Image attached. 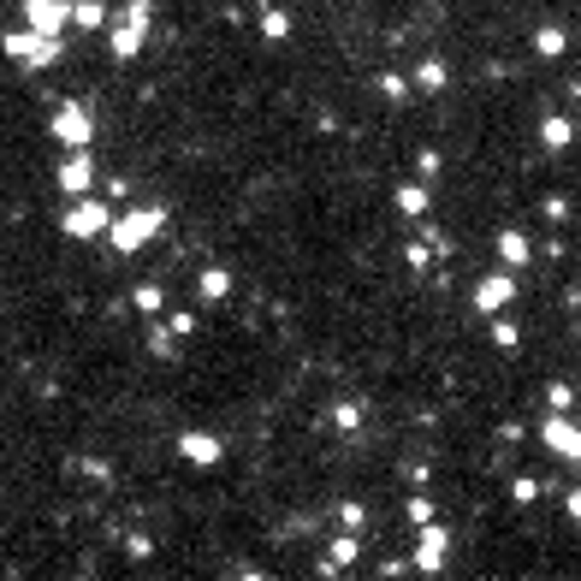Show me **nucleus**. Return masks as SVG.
Instances as JSON below:
<instances>
[{
  "label": "nucleus",
  "instance_id": "f257e3e1",
  "mask_svg": "<svg viewBox=\"0 0 581 581\" xmlns=\"http://www.w3.org/2000/svg\"><path fill=\"white\" fill-rule=\"evenodd\" d=\"M167 220L172 213L160 208V202H137V208H125V213H107V231H101V238L113 243L119 256H137V250H149V243L160 238Z\"/></svg>",
  "mask_w": 581,
  "mask_h": 581
},
{
  "label": "nucleus",
  "instance_id": "f03ea898",
  "mask_svg": "<svg viewBox=\"0 0 581 581\" xmlns=\"http://www.w3.org/2000/svg\"><path fill=\"white\" fill-rule=\"evenodd\" d=\"M101 30H107V54L113 59H137L142 42H149V30H155V0H125Z\"/></svg>",
  "mask_w": 581,
  "mask_h": 581
},
{
  "label": "nucleus",
  "instance_id": "7ed1b4c3",
  "mask_svg": "<svg viewBox=\"0 0 581 581\" xmlns=\"http://www.w3.org/2000/svg\"><path fill=\"white\" fill-rule=\"evenodd\" d=\"M0 48H6V59H13V66H24V71H48V66H59V59H66V36H36L30 24L6 30V36H0Z\"/></svg>",
  "mask_w": 581,
  "mask_h": 581
},
{
  "label": "nucleus",
  "instance_id": "20e7f679",
  "mask_svg": "<svg viewBox=\"0 0 581 581\" xmlns=\"http://www.w3.org/2000/svg\"><path fill=\"white\" fill-rule=\"evenodd\" d=\"M107 213H113V202H101L95 190H84V196H71L59 231H66L71 243H89V238H101V231H107Z\"/></svg>",
  "mask_w": 581,
  "mask_h": 581
},
{
  "label": "nucleus",
  "instance_id": "39448f33",
  "mask_svg": "<svg viewBox=\"0 0 581 581\" xmlns=\"http://www.w3.org/2000/svg\"><path fill=\"white\" fill-rule=\"evenodd\" d=\"M48 137H54L59 149H89V142H95V113H89L84 101H59L54 119H48Z\"/></svg>",
  "mask_w": 581,
  "mask_h": 581
},
{
  "label": "nucleus",
  "instance_id": "423d86ee",
  "mask_svg": "<svg viewBox=\"0 0 581 581\" xmlns=\"http://www.w3.org/2000/svg\"><path fill=\"white\" fill-rule=\"evenodd\" d=\"M445 558H451V528H440V516H433V522H415V558H410V569H415V576H440Z\"/></svg>",
  "mask_w": 581,
  "mask_h": 581
},
{
  "label": "nucleus",
  "instance_id": "0eeeda50",
  "mask_svg": "<svg viewBox=\"0 0 581 581\" xmlns=\"http://www.w3.org/2000/svg\"><path fill=\"white\" fill-rule=\"evenodd\" d=\"M540 445L558 457V463H581V427L569 410H552L546 422H540Z\"/></svg>",
  "mask_w": 581,
  "mask_h": 581
},
{
  "label": "nucleus",
  "instance_id": "6e6552de",
  "mask_svg": "<svg viewBox=\"0 0 581 581\" xmlns=\"http://www.w3.org/2000/svg\"><path fill=\"white\" fill-rule=\"evenodd\" d=\"M468 303H475V314H498V309H511L516 303V273L511 268H498V273H481L475 279V291H468Z\"/></svg>",
  "mask_w": 581,
  "mask_h": 581
},
{
  "label": "nucleus",
  "instance_id": "1a4fd4ad",
  "mask_svg": "<svg viewBox=\"0 0 581 581\" xmlns=\"http://www.w3.org/2000/svg\"><path fill=\"white\" fill-rule=\"evenodd\" d=\"M178 457H185L190 468H213V463H226V440L208 433V427H185V433H178Z\"/></svg>",
  "mask_w": 581,
  "mask_h": 581
},
{
  "label": "nucleus",
  "instance_id": "9d476101",
  "mask_svg": "<svg viewBox=\"0 0 581 581\" xmlns=\"http://www.w3.org/2000/svg\"><path fill=\"white\" fill-rule=\"evenodd\" d=\"M54 185L66 190V196H84V190H95V155L89 149H66V160H59Z\"/></svg>",
  "mask_w": 581,
  "mask_h": 581
},
{
  "label": "nucleus",
  "instance_id": "9b49d317",
  "mask_svg": "<svg viewBox=\"0 0 581 581\" xmlns=\"http://www.w3.org/2000/svg\"><path fill=\"white\" fill-rule=\"evenodd\" d=\"M24 24L36 36H66L71 30V0H24Z\"/></svg>",
  "mask_w": 581,
  "mask_h": 581
},
{
  "label": "nucleus",
  "instance_id": "f8f14e48",
  "mask_svg": "<svg viewBox=\"0 0 581 581\" xmlns=\"http://www.w3.org/2000/svg\"><path fill=\"white\" fill-rule=\"evenodd\" d=\"M498 261H504V268H511V273H522L528 268V261H534V243H528L522 238V231H498Z\"/></svg>",
  "mask_w": 581,
  "mask_h": 581
},
{
  "label": "nucleus",
  "instance_id": "ddd939ff",
  "mask_svg": "<svg viewBox=\"0 0 581 581\" xmlns=\"http://www.w3.org/2000/svg\"><path fill=\"white\" fill-rule=\"evenodd\" d=\"M397 213H404V220H427V202H433V196H427V178H410V185H397Z\"/></svg>",
  "mask_w": 581,
  "mask_h": 581
},
{
  "label": "nucleus",
  "instance_id": "4468645a",
  "mask_svg": "<svg viewBox=\"0 0 581 581\" xmlns=\"http://www.w3.org/2000/svg\"><path fill=\"white\" fill-rule=\"evenodd\" d=\"M445 84H451V66H445V59H422L415 77H410V89H422V95H440Z\"/></svg>",
  "mask_w": 581,
  "mask_h": 581
},
{
  "label": "nucleus",
  "instance_id": "2eb2a0df",
  "mask_svg": "<svg viewBox=\"0 0 581 581\" xmlns=\"http://www.w3.org/2000/svg\"><path fill=\"white\" fill-rule=\"evenodd\" d=\"M350 564H362V540H356L350 528H344V534L332 540V546H326V569H350Z\"/></svg>",
  "mask_w": 581,
  "mask_h": 581
},
{
  "label": "nucleus",
  "instance_id": "dca6fc26",
  "mask_svg": "<svg viewBox=\"0 0 581 581\" xmlns=\"http://www.w3.org/2000/svg\"><path fill=\"white\" fill-rule=\"evenodd\" d=\"M178 344H185V339H178L167 321L149 326V356H155V362H178Z\"/></svg>",
  "mask_w": 581,
  "mask_h": 581
},
{
  "label": "nucleus",
  "instance_id": "f3484780",
  "mask_svg": "<svg viewBox=\"0 0 581 581\" xmlns=\"http://www.w3.org/2000/svg\"><path fill=\"white\" fill-rule=\"evenodd\" d=\"M540 142H546L552 155H564L569 142H576V125H569L564 113H552V119H546V125H540Z\"/></svg>",
  "mask_w": 581,
  "mask_h": 581
},
{
  "label": "nucleus",
  "instance_id": "a211bd4d",
  "mask_svg": "<svg viewBox=\"0 0 581 581\" xmlns=\"http://www.w3.org/2000/svg\"><path fill=\"white\" fill-rule=\"evenodd\" d=\"M107 24V0H71V30H101Z\"/></svg>",
  "mask_w": 581,
  "mask_h": 581
},
{
  "label": "nucleus",
  "instance_id": "6ab92c4d",
  "mask_svg": "<svg viewBox=\"0 0 581 581\" xmlns=\"http://www.w3.org/2000/svg\"><path fill=\"white\" fill-rule=\"evenodd\" d=\"M196 285H202V303H226L231 273H226V268H202V273H196Z\"/></svg>",
  "mask_w": 581,
  "mask_h": 581
},
{
  "label": "nucleus",
  "instance_id": "aec40b11",
  "mask_svg": "<svg viewBox=\"0 0 581 581\" xmlns=\"http://www.w3.org/2000/svg\"><path fill=\"white\" fill-rule=\"evenodd\" d=\"M486 321H493V344H498V350H516V344H522V326L511 321V309L486 314Z\"/></svg>",
  "mask_w": 581,
  "mask_h": 581
},
{
  "label": "nucleus",
  "instance_id": "412c9836",
  "mask_svg": "<svg viewBox=\"0 0 581 581\" xmlns=\"http://www.w3.org/2000/svg\"><path fill=\"white\" fill-rule=\"evenodd\" d=\"M564 48H569V36H564L558 24H540V30H534V54H540V59H558Z\"/></svg>",
  "mask_w": 581,
  "mask_h": 581
},
{
  "label": "nucleus",
  "instance_id": "4be33fe9",
  "mask_svg": "<svg viewBox=\"0 0 581 581\" xmlns=\"http://www.w3.org/2000/svg\"><path fill=\"white\" fill-rule=\"evenodd\" d=\"M131 303H137V309H142V314H160V309H167V291H160V285H155V279H142V285H137V291H131Z\"/></svg>",
  "mask_w": 581,
  "mask_h": 581
},
{
  "label": "nucleus",
  "instance_id": "5701e85b",
  "mask_svg": "<svg viewBox=\"0 0 581 581\" xmlns=\"http://www.w3.org/2000/svg\"><path fill=\"white\" fill-rule=\"evenodd\" d=\"M261 36H268V42H285V36H291V18H285L273 0L261 6Z\"/></svg>",
  "mask_w": 581,
  "mask_h": 581
},
{
  "label": "nucleus",
  "instance_id": "b1692460",
  "mask_svg": "<svg viewBox=\"0 0 581 581\" xmlns=\"http://www.w3.org/2000/svg\"><path fill=\"white\" fill-rule=\"evenodd\" d=\"M546 410H576V386L552 380V386H546Z\"/></svg>",
  "mask_w": 581,
  "mask_h": 581
},
{
  "label": "nucleus",
  "instance_id": "393cba45",
  "mask_svg": "<svg viewBox=\"0 0 581 581\" xmlns=\"http://www.w3.org/2000/svg\"><path fill=\"white\" fill-rule=\"evenodd\" d=\"M404 261H410L415 273H427V268H433V250H427V238H410V250H404Z\"/></svg>",
  "mask_w": 581,
  "mask_h": 581
},
{
  "label": "nucleus",
  "instance_id": "a878e982",
  "mask_svg": "<svg viewBox=\"0 0 581 581\" xmlns=\"http://www.w3.org/2000/svg\"><path fill=\"white\" fill-rule=\"evenodd\" d=\"M160 321H167L172 332H178V339H190V332H196V314H190V309H172V314L160 309Z\"/></svg>",
  "mask_w": 581,
  "mask_h": 581
},
{
  "label": "nucleus",
  "instance_id": "bb28decb",
  "mask_svg": "<svg viewBox=\"0 0 581 581\" xmlns=\"http://www.w3.org/2000/svg\"><path fill=\"white\" fill-rule=\"evenodd\" d=\"M380 95H386V101H410V77L386 71V77H380Z\"/></svg>",
  "mask_w": 581,
  "mask_h": 581
},
{
  "label": "nucleus",
  "instance_id": "cd10ccee",
  "mask_svg": "<svg viewBox=\"0 0 581 581\" xmlns=\"http://www.w3.org/2000/svg\"><path fill=\"white\" fill-rule=\"evenodd\" d=\"M332 427L356 433V427H362V404H339V410H332Z\"/></svg>",
  "mask_w": 581,
  "mask_h": 581
},
{
  "label": "nucleus",
  "instance_id": "c85d7f7f",
  "mask_svg": "<svg viewBox=\"0 0 581 581\" xmlns=\"http://www.w3.org/2000/svg\"><path fill=\"white\" fill-rule=\"evenodd\" d=\"M433 516H440V504L415 493V498H410V528H415V522H433Z\"/></svg>",
  "mask_w": 581,
  "mask_h": 581
},
{
  "label": "nucleus",
  "instance_id": "c756f323",
  "mask_svg": "<svg viewBox=\"0 0 581 581\" xmlns=\"http://www.w3.org/2000/svg\"><path fill=\"white\" fill-rule=\"evenodd\" d=\"M339 522H344V528H350V534H356V528L368 522V504H339Z\"/></svg>",
  "mask_w": 581,
  "mask_h": 581
},
{
  "label": "nucleus",
  "instance_id": "7c9ffc66",
  "mask_svg": "<svg viewBox=\"0 0 581 581\" xmlns=\"http://www.w3.org/2000/svg\"><path fill=\"white\" fill-rule=\"evenodd\" d=\"M511 498H516V504H534V498H540V481H528V475H522V481H511Z\"/></svg>",
  "mask_w": 581,
  "mask_h": 581
},
{
  "label": "nucleus",
  "instance_id": "2f4dec72",
  "mask_svg": "<svg viewBox=\"0 0 581 581\" xmlns=\"http://www.w3.org/2000/svg\"><path fill=\"white\" fill-rule=\"evenodd\" d=\"M95 185L107 190V196H131V178H101V172H95Z\"/></svg>",
  "mask_w": 581,
  "mask_h": 581
},
{
  "label": "nucleus",
  "instance_id": "473e14b6",
  "mask_svg": "<svg viewBox=\"0 0 581 581\" xmlns=\"http://www.w3.org/2000/svg\"><path fill=\"white\" fill-rule=\"evenodd\" d=\"M498 440H504V445L516 451V445H522V422H504V427H498Z\"/></svg>",
  "mask_w": 581,
  "mask_h": 581
},
{
  "label": "nucleus",
  "instance_id": "72a5a7b5",
  "mask_svg": "<svg viewBox=\"0 0 581 581\" xmlns=\"http://www.w3.org/2000/svg\"><path fill=\"white\" fill-rule=\"evenodd\" d=\"M546 220H552V226H558V220H569V202L552 196V202H546Z\"/></svg>",
  "mask_w": 581,
  "mask_h": 581
},
{
  "label": "nucleus",
  "instance_id": "f704fd0d",
  "mask_svg": "<svg viewBox=\"0 0 581 581\" xmlns=\"http://www.w3.org/2000/svg\"><path fill=\"white\" fill-rule=\"evenodd\" d=\"M0 309H6V303H0Z\"/></svg>",
  "mask_w": 581,
  "mask_h": 581
}]
</instances>
